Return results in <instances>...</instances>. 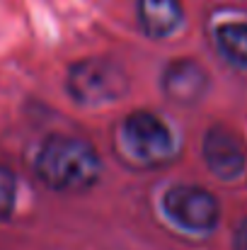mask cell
Segmentation results:
<instances>
[{
    "instance_id": "277c9868",
    "label": "cell",
    "mask_w": 247,
    "mask_h": 250,
    "mask_svg": "<svg viewBox=\"0 0 247 250\" xmlns=\"http://www.w3.org/2000/svg\"><path fill=\"white\" fill-rule=\"evenodd\" d=\"M165 211L167 216L194 233L213 231V226L221 219V204L218 199L194 185H177L165 194Z\"/></svg>"
},
{
    "instance_id": "9c48e42d",
    "label": "cell",
    "mask_w": 247,
    "mask_h": 250,
    "mask_svg": "<svg viewBox=\"0 0 247 250\" xmlns=\"http://www.w3.org/2000/svg\"><path fill=\"white\" fill-rule=\"evenodd\" d=\"M15 199H17V180L10 167L0 163V219H7L12 214Z\"/></svg>"
},
{
    "instance_id": "52a82bcc",
    "label": "cell",
    "mask_w": 247,
    "mask_h": 250,
    "mask_svg": "<svg viewBox=\"0 0 247 250\" xmlns=\"http://www.w3.org/2000/svg\"><path fill=\"white\" fill-rule=\"evenodd\" d=\"M138 20L148 37L165 39L179 29L184 12L179 0H138Z\"/></svg>"
},
{
    "instance_id": "6da1fadb",
    "label": "cell",
    "mask_w": 247,
    "mask_h": 250,
    "mask_svg": "<svg viewBox=\"0 0 247 250\" xmlns=\"http://www.w3.org/2000/svg\"><path fill=\"white\" fill-rule=\"evenodd\" d=\"M37 177L56 192H87L102 175L97 151L78 136H49L34 161Z\"/></svg>"
},
{
    "instance_id": "3957f363",
    "label": "cell",
    "mask_w": 247,
    "mask_h": 250,
    "mask_svg": "<svg viewBox=\"0 0 247 250\" xmlns=\"http://www.w3.org/2000/svg\"><path fill=\"white\" fill-rule=\"evenodd\" d=\"M68 92L82 107H99L129 92V76L107 59H82L71 66Z\"/></svg>"
},
{
    "instance_id": "5b68a950",
    "label": "cell",
    "mask_w": 247,
    "mask_h": 250,
    "mask_svg": "<svg viewBox=\"0 0 247 250\" xmlns=\"http://www.w3.org/2000/svg\"><path fill=\"white\" fill-rule=\"evenodd\" d=\"M204 161L216 177L238 180L247 167V153L245 146L233 131L223 126H213L206 131L204 139Z\"/></svg>"
},
{
    "instance_id": "ba28073f",
    "label": "cell",
    "mask_w": 247,
    "mask_h": 250,
    "mask_svg": "<svg viewBox=\"0 0 247 250\" xmlns=\"http://www.w3.org/2000/svg\"><path fill=\"white\" fill-rule=\"evenodd\" d=\"M218 51L235 66L247 68V22H228L216 29Z\"/></svg>"
},
{
    "instance_id": "7a4b0ae2",
    "label": "cell",
    "mask_w": 247,
    "mask_h": 250,
    "mask_svg": "<svg viewBox=\"0 0 247 250\" xmlns=\"http://www.w3.org/2000/svg\"><path fill=\"white\" fill-rule=\"evenodd\" d=\"M119 151L136 167H163L177 158V141L170 126L153 112L138 109L121 124Z\"/></svg>"
},
{
    "instance_id": "8992f818",
    "label": "cell",
    "mask_w": 247,
    "mask_h": 250,
    "mask_svg": "<svg viewBox=\"0 0 247 250\" xmlns=\"http://www.w3.org/2000/svg\"><path fill=\"white\" fill-rule=\"evenodd\" d=\"M163 90L177 104H196L209 90V76L196 61L177 59L165 68Z\"/></svg>"
},
{
    "instance_id": "30bf717a",
    "label": "cell",
    "mask_w": 247,
    "mask_h": 250,
    "mask_svg": "<svg viewBox=\"0 0 247 250\" xmlns=\"http://www.w3.org/2000/svg\"><path fill=\"white\" fill-rule=\"evenodd\" d=\"M235 250H247V219H243L235 229Z\"/></svg>"
}]
</instances>
